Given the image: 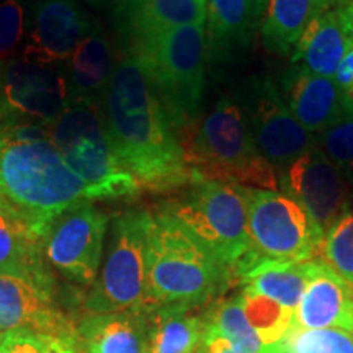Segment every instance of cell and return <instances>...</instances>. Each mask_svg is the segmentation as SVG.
Instances as JSON below:
<instances>
[{
	"label": "cell",
	"mask_w": 353,
	"mask_h": 353,
	"mask_svg": "<svg viewBox=\"0 0 353 353\" xmlns=\"http://www.w3.org/2000/svg\"><path fill=\"white\" fill-rule=\"evenodd\" d=\"M101 100L110 143L141 188L172 192L192 182L179 131L148 70L132 52L114 64Z\"/></svg>",
	"instance_id": "1"
},
{
	"label": "cell",
	"mask_w": 353,
	"mask_h": 353,
	"mask_svg": "<svg viewBox=\"0 0 353 353\" xmlns=\"http://www.w3.org/2000/svg\"><path fill=\"white\" fill-rule=\"evenodd\" d=\"M231 273L170 213L152 214L145 254L148 309L165 304L200 307L224 293Z\"/></svg>",
	"instance_id": "2"
},
{
	"label": "cell",
	"mask_w": 353,
	"mask_h": 353,
	"mask_svg": "<svg viewBox=\"0 0 353 353\" xmlns=\"http://www.w3.org/2000/svg\"><path fill=\"white\" fill-rule=\"evenodd\" d=\"M185 162L193 179L245 188L278 190V174L254 143L242 108L221 97L205 117L179 132Z\"/></svg>",
	"instance_id": "3"
},
{
	"label": "cell",
	"mask_w": 353,
	"mask_h": 353,
	"mask_svg": "<svg viewBox=\"0 0 353 353\" xmlns=\"http://www.w3.org/2000/svg\"><path fill=\"white\" fill-rule=\"evenodd\" d=\"M0 195L46 229L74 206L94 201L90 190L69 169L50 139L0 141Z\"/></svg>",
	"instance_id": "4"
},
{
	"label": "cell",
	"mask_w": 353,
	"mask_h": 353,
	"mask_svg": "<svg viewBox=\"0 0 353 353\" xmlns=\"http://www.w3.org/2000/svg\"><path fill=\"white\" fill-rule=\"evenodd\" d=\"M131 52L148 70L180 132L198 117L205 92L208 61L205 26H176L149 34L132 41Z\"/></svg>",
	"instance_id": "5"
},
{
	"label": "cell",
	"mask_w": 353,
	"mask_h": 353,
	"mask_svg": "<svg viewBox=\"0 0 353 353\" xmlns=\"http://www.w3.org/2000/svg\"><path fill=\"white\" fill-rule=\"evenodd\" d=\"M50 141L94 200H120L139 195L141 185L123 165L110 143L101 108L94 101H69L51 125Z\"/></svg>",
	"instance_id": "6"
},
{
	"label": "cell",
	"mask_w": 353,
	"mask_h": 353,
	"mask_svg": "<svg viewBox=\"0 0 353 353\" xmlns=\"http://www.w3.org/2000/svg\"><path fill=\"white\" fill-rule=\"evenodd\" d=\"M164 210L208 247L232 276L249 252V200L245 187L193 179L187 185V192Z\"/></svg>",
	"instance_id": "7"
},
{
	"label": "cell",
	"mask_w": 353,
	"mask_h": 353,
	"mask_svg": "<svg viewBox=\"0 0 353 353\" xmlns=\"http://www.w3.org/2000/svg\"><path fill=\"white\" fill-rule=\"evenodd\" d=\"M249 252L232 273L234 280L262 262H309L317 259L324 232L306 210L278 190L247 188Z\"/></svg>",
	"instance_id": "8"
},
{
	"label": "cell",
	"mask_w": 353,
	"mask_h": 353,
	"mask_svg": "<svg viewBox=\"0 0 353 353\" xmlns=\"http://www.w3.org/2000/svg\"><path fill=\"white\" fill-rule=\"evenodd\" d=\"M152 214L128 210L112 221L103 265L83 299L87 314L148 309L145 254Z\"/></svg>",
	"instance_id": "9"
},
{
	"label": "cell",
	"mask_w": 353,
	"mask_h": 353,
	"mask_svg": "<svg viewBox=\"0 0 353 353\" xmlns=\"http://www.w3.org/2000/svg\"><path fill=\"white\" fill-rule=\"evenodd\" d=\"M108 223V214L92 201L74 206L51 223L44 257L68 280L92 286L101 267Z\"/></svg>",
	"instance_id": "10"
},
{
	"label": "cell",
	"mask_w": 353,
	"mask_h": 353,
	"mask_svg": "<svg viewBox=\"0 0 353 353\" xmlns=\"http://www.w3.org/2000/svg\"><path fill=\"white\" fill-rule=\"evenodd\" d=\"M69 105L65 74L26 59L0 63V128L13 121L52 125Z\"/></svg>",
	"instance_id": "11"
},
{
	"label": "cell",
	"mask_w": 353,
	"mask_h": 353,
	"mask_svg": "<svg viewBox=\"0 0 353 353\" xmlns=\"http://www.w3.org/2000/svg\"><path fill=\"white\" fill-rule=\"evenodd\" d=\"M0 317L3 330H26L48 339L52 353L68 347L76 327L57 306L52 275L0 273Z\"/></svg>",
	"instance_id": "12"
},
{
	"label": "cell",
	"mask_w": 353,
	"mask_h": 353,
	"mask_svg": "<svg viewBox=\"0 0 353 353\" xmlns=\"http://www.w3.org/2000/svg\"><path fill=\"white\" fill-rule=\"evenodd\" d=\"M245 118L255 145L278 175L317 145L314 134L294 118L268 79L250 82Z\"/></svg>",
	"instance_id": "13"
},
{
	"label": "cell",
	"mask_w": 353,
	"mask_h": 353,
	"mask_svg": "<svg viewBox=\"0 0 353 353\" xmlns=\"http://www.w3.org/2000/svg\"><path fill=\"white\" fill-rule=\"evenodd\" d=\"M281 192L298 201L322 232L348 208L347 180L319 145L309 149L278 175Z\"/></svg>",
	"instance_id": "14"
},
{
	"label": "cell",
	"mask_w": 353,
	"mask_h": 353,
	"mask_svg": "<svg viewBox=\"0 0 353 353\" xmlns=\"http://www.w3.org/2000/svg\"><path fill=\"white\" fill-rule=\"evenodd\" d=\"M95 26L77 0H38L23 59L41 64L69 61Z\"/></svg>",
	"instance_id": "15"
},
{
	"label": "cell",
	"mask_w": 353,
	"mask_h": 353,
	"mask_svg": "<svg viewBox=\"0 0 353 353\" xmlns=\"http://www.w3.org/2000/svg\"><path fill=\"white\" fill-rule=\"evenodd\" d=\"M149 311L83 316L68 347L57 353H148Z\"/></svg>",
	"instance_id": "16"
},
{
	"label": "cell",
	"mask_w": 353,
	"mask_h": 353,
	"mask_svg": "<svg viewBox=\"0 0 353 353\" xmlns=\"http://www.w3.org/2000/svg\"><path fill=\"white\" fill-rule=\"evenodd\" d=\"M280 95L294 118L309 132H322L347 114L335 79L322 77L293 64L280 83Z\"/></svg>",
	"instance_id": "17"
},
{
	"label": "cell",
	"mask_w": 353,
	"mask_h": 353,
	"mask_svg": "<svg viewBox=\"0 0 353 353\" xmlns=\"http://www.w3.org/2000/svg\"><path fill=\"white\" fill-rule=\"evenodd\" d=\"M291 329H342L353 334V288L314 260Z\"/></svg>",
	"instance_id": "18"
},
{
	"label": "cell",
	"mask_w": 353,
	"mask_h": 353,
	"mask_svg": "<svg viewBox=\"0 0 353 353\" xmlns=\"http://www.w3.org/2000/svg\"><path fill=\"white\" fill-rule=\"evenodd\" d=\"M48 229L0 195V273L46 276L44 239Z\"/></svg>",
	"instance_id": "19"
},
{
	"label": "cell",
	"mask_w": 353,
	"mask_h": 353,
	"mask_svg": "<svg viewBox=\"0 0 353 353\" xmlns=\"http://www.w3.org/2000/svg\"><path fill=\"white\" fill-rule=\"evenodd\" d=\"M268 0H206V50L214 59L247 48L262 28Z\"/></svg>",
	"instance_id": "20"
},
{
	"label": "cell",
	"mask_w": 353,
	"mask_h": 353,
	"mask_svg": "<svg viewBox=\"0 0 353 353\" xmlns=\"http://www.w3.org/2000/svg\"><path fill=\"white\" fill-rule=\"evenodd\" d=\"M118 20L131 41L187 25H206V0H121Z\"/></svg>",
	"instance_id": "21"
},
{
	"label": "cell",
	"mask_w": 353,
	"mask_h": 353,
	"mask_svg": "<svg viewBox=\"0 0 353 353\" xmlns=\"http://www.w3.org/2000/svg\"><path fill=\"white\" fill-rule=\"evenodd\" d=\"M353 41L343 30L337 10L327 8L316 17L291 51L293 64L322 77L334 79Z\"/></svg>",
	"instance_id": "22"
},
{
	"label": "cell",
	"mask_w": 353,
	"mask_h": 353,
	"mask_svg": "<svg viewBox=\"0 0 353 353\" xmlns=\"http://www.w3.org/2000/svg\"><path fill=\"white\" fill-rule=\"evenodd\" d=\"M117 61L112 46L99 25L83 39L69 57V101H99L103 99Z\"/></svg>",
	"instance_id": "23"
},
{
	"label": "cell",
	"mask_w": 353,
	"mask_h": 353,
	"mask_svg": "<svg viewBox=\"0 0 353 353\" xmlns=\"http://www.w3.org/2000/svg\"><path fill=\"white\" fill-rule=\"evenodd\" d=\"M183 304L149 311L148 353H196L205 335V317Z\"/></svg>",
	"instance_id": "24"
},
{
	"label": "cell",
	"mask_w": 353,
	"mask_h": 353,
	"mask_svg": "<svg viewBox=\"0 0 353 353\" xmlns=\"http://www.w3.org/2000/svg\"><path fill=\"white\" fill-rule=\"evenodd\" d=\"M314 260L309 262H262L239 278L244 291L259 294L296 311L311 276Z\"/></svg>",
	"instance_id": "25"
},
{
	"label": "cell",
	"mask_w": 353,
	"mask_h": 353,
	"mask_svg": "<svg viewBox=\"0 0 353 353\" xmlns=\"http://www.w3.org/2000/svg\"><path fill=\"white\" fill-rule=\"evenodd\" d=\"M327 8L325 0H268L260 28L265 46L276 54H291L311 21Z\"/></svg>",
	"instance_id": "26"
},
{
	"label": "cell",
	"mask_w": 353,
	"mask_h": 353,
	"mask_svg": "<svg viewBox=\"0 0 353 353\" xmlns=\"http://www.w3.org/2000/svg\"><path fill=\"white\" fill-rule=\"evenodd\" d=\"M203 317L206 334L221 337L242 353H267L268 347L263 345L252 324L247 319L241 293L219 299Z\"/></svg>",
	"instance_id": "27"
},
{
	"label": "cell",
	"mask_w": 353,
	"mask_h": 353,
	"mask_svg": "<svg viewBox=\"0 0 353 353\" xmlns=\"http://www.w3.org/2000/svg\"><path fill=\"white\" fill-rule=\"evenodd\" d=\"M241 298L247 319L252 324L265 347L275 345L293 327L294 312L280 304L244 290H241Z\"/></svg>",
	"instance_id": "28"
},
{
	"label": "cell",
	"mask_w": 353,
	"mask_h": 353,
	"mask_svg": "<svg viewBox=\"0 0 353 353\" xmlns=\"http://www.w3.org/2000/svg\"><path fill=\"white\" fill-rule=\"evenodd\" d=\"M316 260L353 288V210H347L324 234Z\"/></svg>",
	"instance_id": "29"
},
{
	"label": "cell",
	"mask_w": 353,
	"mask_h": 353,
	"mask_svg": "<svg viewBox=\"0 0 353 353\" xmlns=\"http://www.w3.org/2000/svg\"><path fill=\"white\" fill-rule=\"evenodd\" d=\"M272 348L276 353H353V334L342 329H291Z\"/></svg>",
	"instance_id": "30"
},
{
	"label": "cell",
	"mask_w": 353,
	"mask_h": 353,
	"mask_svg": "<svg viewBox=\"0 0 353 353\" xmlns=\"http://www.w3.org/2000/svg\"><path fill=\"white\" fill-rule=\"evenodd\" d=\"M317 145L345 179H353V117L345 114L319 132Z\"/></svg>",
	"instance_id": "31"
},
{
	"label": "cell",
	"mask_w": 353,
	"mask_h": 353,
	"mask_svg": "<svg viewBox=\"0 0 353 353\" xmlns=\"http://www.w3.org/2000/svg\"><path fill=\"white\" fill-rule=\"evenodd\" d=\"M23 37V7L20 0L0 2V63L12 59Z\"/></svg>",
	"instance_id": "32"
},
{
	"label": "cell",
	"mask_w": 353,
	"mask_h": 353,
	"mask_svg": "<svg viewBox=\"0 0 353 353\" xmlns=\"http://www.w3.org/2000/svg\"><path fill=\"white\" fill-rule=\"evenodd\" d=\"M0 353H52V343L26 330H6L0 334Z\"/></svg>",
	"instance_id": "33"
},
{
	"label": "cell",
	"mask_w": 353,
	"mask_h": 353,
	"mask_svg": "<svg viewBox=\"0 0 353 353\" xmlns=\"http://www.w3.org/2000/svg\"><path fill=\"white\" fill-rule=\"evenodd\" d=\"M334 79L339 88H341L343 107H345L347 114L353 117V48L343 57Z\"/></svg>",
	"instance_id": "34"
},
{
	"label": "cell",
	"mask_w": 353,
	"mask_h": 353,
	"mask_svg": "<svg viewBox=\"0 0 353 353\" xmlns=\"http://www.w3.org/2000/svg\"><path fill=\"white\" fill-rule=\"evenodd\" d=\"M196 353H242L236 350L231 343L223 341L221 337H216V335L206 334L203 335V342L200 348H198Z\"/></svg>",
	"instance_id": "35"
},
{
	"label": "cell",
	"mask_w": 353,
	"mask_h": 353,
	"mask_svg": "<svg viewBox=\"0 0 353 353\" xmlns=\"http://www.w3.org/2000/svg\"><path fill=\"white\" fill-rule=\"evenodd\" d=\"M337 10L339 20L345 30V33L348 34V38L353 41V0H345L341 7L335 8Z\"/></svg>",
	"instance_id": "36"
},
{
	"label": "cell",
	"mask_w": 353,
	"mask_h": 353,
	"mask_svg": "<svg viewBox=\"0 0 353 353\" xmlns=\"http://www.w3.org/2000/svg\"><path fill=\"white\" fill-rule=\"evenodd\" d=\"M325 2H327V6L330 8H339L345 0H325Z\"/></svg>",
	"instance_id": "37"
},
{
	"label": "cell",
	"mask_w": 353,
	"mask_h": 353,
	"mask_svg": "<svg viewBox=\"0 0 353 353\" xmlns=\"http://www.w3.org/2000/svg\"><path fill=\"white\" fill-rule=\"evenodd\" d=\"M2 332H6V330H3V324H2V317H0V334Z\"/></svg>",
	"instance_id": "38"
},
{
	"label": "cell",
	"mask_w": 353,
	"mask_h": 353,
	"mask_svg": "<svg viewBox=\"0 0 353 353\" xmlns=\"http://www.w3.org/2000/svg\"><path fill=\"white\" fill-rule=\"evenodd\" d=\"M267 353H276L275 350H273V348L272 347H268V350H267Z\"/></svg>",
	"instance_id": "39"
},
{
	"label": "cell",
	"mask_w": 353,
	"mask_h": 353,
	"mask_svg": "<svg viewBox=\"0 0 353 353\" xmlns=\"http://www.w3.org/2000/svg\"><path fill=\"white\" fill-rule=\"evenodd\" d=\"M94 2H100V0H94Z\"/></svg>",
	"instance_id": "40"
}]
</instances>
